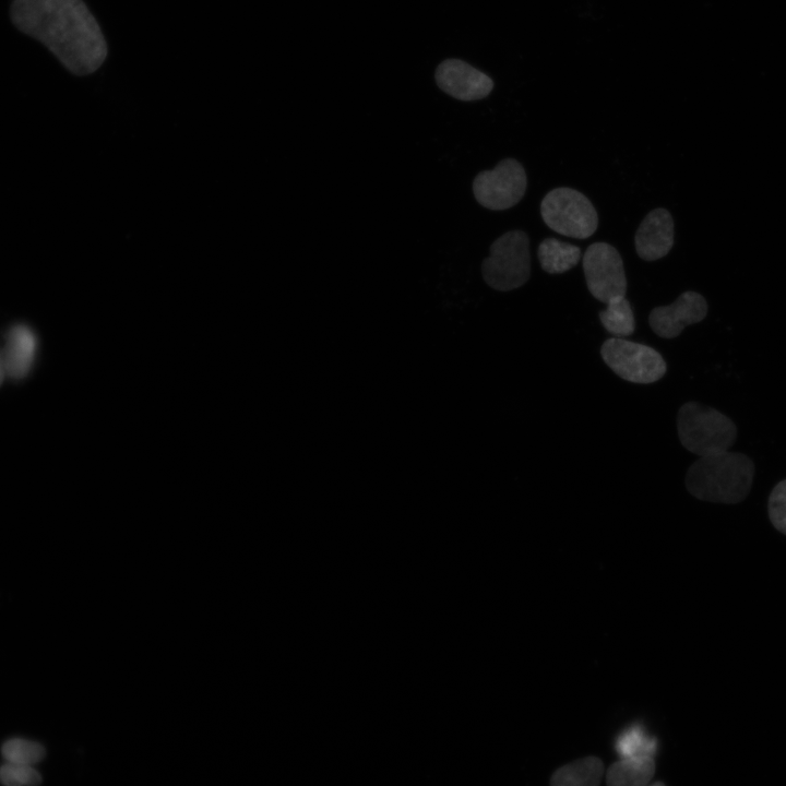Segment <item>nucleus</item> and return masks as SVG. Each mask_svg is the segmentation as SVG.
<instances>
[{
    "instance_id": "9b49d317",
    "label": "nucleus",
    "mask_w": 786,
    "mask_h": 786,
    "mask_svg": "<svg viewBox=\"0 0 786 786\" xmlns=\"http://www.w3.org/2000/svg\"><path fill=\"white\" fill-rule=\"evenodd\" d=\"M638 255L645 261L665 257L674 245V219L663 207L652 210L641 222L634 237Z\"/></svg>"
},
{
    "instance_id": "7ed1b4c3",
    "label": "nucleus",
    "mask_w": 786,
    "mask_h": 786,
    "mask_svg": "<svg viewBox=\"0 0 786 786\" xmlns=\"http://www.w3.org/2000/svg\"><path fill=\"white\" fill-rule=\"evenodd\" d=\"M677 431L683 448L699 457L728 451L737 437V427L729 417L696 402L679 408Z\"/></svg>"
},
{
    "instance_id": "a211bd4d",
    "label": "nucleus",
    "mask_w": 786,
    "mask_h": 786,
    "mask_svg": "<svg viewBox=\"0 0 786 786\" xmlns=\"http://www.w3.org/2000/svg\"><path fill=\"white\" fill-rule=\"evenodd\" d=\"M5 762L34 766L45 758V748L37 741L11 738L1 747Z\"/></svg>"
},
{
    "instance_id": "412c9836",
    "label": "nucleus",
    "mask_w": 786,
    "mask_h": 786,
    "mask_svg": "<svg viewBox=\"0 0 786 786\" xmlns=\"http://www.w3.org/2000/svg\"><path fill=\"white\" fill-rule=\"evenodd\" d=\"M4 377H5V370H4L3 359H2V352L0 349V385H1Z\"/></svg>"
},
{
    "instance_id": "6ab92c4d",
    "label": "nucleus",
    "mask_w": 786,
    "mask_h": 786,
    "mask_svg": "<svg viewBox=\"0 0 786 786\" xmlns=\"http://www.w3.org/2000/svg\"><path fill=\"white\" fill-rule=\"evenodd\" d=\"M0 783L3 786H38L41 775L32 765L5 762L0 766Z\"/></svg>"
},
{
    "instance_id": "0eeeda50",
    "label": "nucleus",
    "mask_w": 786,
    "mask_h": 786,
    "mask_svg": "<svg viewBox=\"0 0 786 786\" xmlns=\"http://www.w3.org/2000/svg\"><path fill=\"white\" fill-rule=\"evenodd\" d=\"M526 187L527 177L522 164L514 158H504L492 170L480 171L474 178L473 193L481 206L503 211L522 200Z\"/></svg>"
},
{
    "instance_id": "f03ea898",
    "label": "nucleus",
    "mask_w": 786,
    "mask_h": 786,
    "mask_svg": "<svg viewBox=\"0 0 786 786\" xmlns=\"http://www.w3.org/2000/svg\"><path fill=\"white\" fill-rule=\"evenodd\" d=\"M754 476V463L740 452L699 457L686 474L688 491L699 500L734 504L743 501Z\"/></svg>"
},
{
    "instance_id": "dca6fc26",
    "label": "nucleus",
    "mask_w": 786,
    "mask_h": 786,
    "mask_svg": "<svg viewBox=\"0 0 786 786\" xmlns=\"http://www.w3.org/2000/svg\"><path fill=\"white\" fill-rule=\"evenodd\" d=\"M657 739L650 735L639 722L623 728L615 740V750L620 759L653 758L657 752Z\"/></svg>"
},
{
    "instance_id": "4468645a",
    "label": "nucleus",
    "mask_w": 786,
    "mask_h": 786,
    "mask_svg": "<svg viewBox=\"0 0 786 786\" xmlns=\"http://www.w3.org/2000/svg\"><path fill=\"white\" fill-rule=\"evenodd\" d=\"M604 764L596 757H587L559 767L551 776V786H599Z\"/></svg>"
},
{
    "instance_id": "423d86ee",
    "label": "nucleus",
    "mask_w": 786,
    "mask_h": 786,
    "mask_svg": "<svg viewBox=\"0 0 786 786\" xmlns=\"http://www.w3.org/2000/svg\"><path fill=\"white\" fill-rule=\"evenodd\" d=\"M605 364L621 379L647 384L666 373V362L654 348L621 337L606 340L600 347Z\"/></svg>"
},
{
    "instance_id": "f8f14e48",
    "label": "nucleus",
    "mask_w": 786,
    "mask_h": 786,
    "mask_svg": "<svg viewBox=\"0 0 786 786\" xmlns=\"http://www.w3.org/2000/svg\"><path fill=\"white\" fill-rule=\"evenodd\" d=\"M36 337L34 332L24 324H16L10 329L5 336L2 359L5 376L11 379L24 378L34 361Z\"/></svg>"
},
{
    "instance_id": "9d476101",
    "label": "nucleus",
    "mask_w": 786,
    "mask_h": 786,
    "mask_svg": "<svg viewBox=\"0 0 786 786\" xmlns=\"http://www.w3.org/2000/svg\"><path fill=\"white\" fill-rule=\"evenodd\" d=\"M705 298L693 290L682 293L675 302L654 308L648 315L653 332L663 338L678 336L686 326L699 323L707 314Z\"/></svg>"
},
{
    "instance_id": "2eb2a0df",
    "label": "nucleus",
    "mask_w": 786,
    "mask_h": 786,
    "mask_svg": "<svg viewBox=\"0 0 786 786\" xmlns=\"http://www.w3.org/2000/svg\"><path fill=\"white\" fill-rule=\"evenodd\" d=\"M537 255L545 272L561 274L579 263L581 249L556 238H546L539 243Z\"/></svg>"
},
{
    "instance_id": "f257e3e1",
    "label": "nucleus",
    "mask_w": 786,
    "mask_h": 786,
    "mask_svg": "<svg viewBox=\"0 0 786 786\" xmlns=\"http://www.w3.org/2000/svg\"><path fill=\"white\" fill-rule=\"evenodd\" d=\"M10 16L73 74L95 72L107 57L104 34L83 0H13Z\"/></svg>"
},
{
    "instance_id": "20e7f679",
    "label": "nucleus",
    "mask_w": 786,
    "mask_h": 786,
    "mask_svg": "<svg viewBox=\"0 0 786 786\" xmlns=\"http://www.w3.org/2000/svg\"><path fill=\"white\" fill-rule=\"evenodd\" d=\"M481 263L484 281L491 288L509 291L524 285L531 275L529 239L520 229L497 238Z\"/></svg>"
},
{
    "instance_id": "39448f33",
    "label": "nucleus",
    "mask_w": 786,
    "mask_h": 786,
    "mask_svg": "<svg viewBox=\"0 0 786 786\" xmlns=\"http://www.w3.org/2000/svg\"><path fill=\"white\" fill-rule=\"evenodd\" d=\"M540 214L550 229L576 239L591 237L598 226V215L592 202L569 187L549 191L541 200Z\"/></svg>"
},
{
    "instance_id": "ddd939ff",
    "label": "nucleus",
    "mask_w": 786,
    "mask_h": 786,
    "mask_svg": "<svg viewBox=\"0 0 786 786\" xmlns=\"http://www.w3.org/2000/svg\"><path fill=\"white\" fill-rule=\"evenodd\" d=\"M655 773L653 758H628L612 763L606 773L607 786H646Z\"/></svg>"
},
{
    "instance_id": "aec40b11",
    "label": "nucleus",
    "mask_w": 786,
    "mask_h": 786,
    "mask_svg": "<svg viewBox=\"0 0 786 786\" xmlns=\"http://www.w3.org/2000/svg\"><path fill=\"white\" fill-rule=\"evenodd\" d=\"M769 517L773 526L786 535V479L777 483L767 501Z\"/></svg>"
},
{
    "instance_id": "4be33fe9",
    "label": "nucleus",
    "mask_w": 786,
    "mask_h": 786,
    "mask_svg": "<svg viewBox=\"0 0 786 786\" xmlns=\"http://www.w3.org/2000/svg\"><path fill=\"white\" fill-rule=\"evenodd\" d=\"M646 786H665V784H663L662 782H656L654 784L646 785Z\"/></svg>"
},
{
    "instance_id": "6e6552de",
    "label": "nucleus",
    "mask_w": 786,
    "mask_h": 786,
    "mask_svg": "<svg viewBox=\"0 0 786 786\" xmlns=\"http://www.w3.org/2000/svg\"><path fill=\"white\" fill-rule=\"evenodd\" d=\"M587 288L597 300L607 303L627 293V277L618 250L607 242H594L583 255Z\"/></svg>"
},
{
    "instance_id": "f3484780",
    "label": "nucleus",
    "mask_w": 786,
    "mask_h": 786,
    "mask_svg": "<svg viewBox=\"0 0 786 786\" xmlns=\"http://www.w3.org/2000/svg\"><path fill=\"white\" fill-rule=\"evenodd\" d=\"M606 305V309L598 313L605 330L617 337L631 335L635 330V320L630 302L619 297Z\"/></svg>"
},
{
    "instance_id": "1a4fd4ad",
    "label": "nucleus",
    "mask_w": 786,
    "mask_h": 786,
    "mask_svg": "<svg viewBox=\"0 0 786 786\" xmlns=\"http://www.w3.org/2000/svg\"><path fill=\"white\" fill-rule=\"evenodd\" d=\"M441 91L463 102L487 97L493 88V81L486 73L460 59L442 61L434 73Z\"/></svg>"
}]
</instances>
